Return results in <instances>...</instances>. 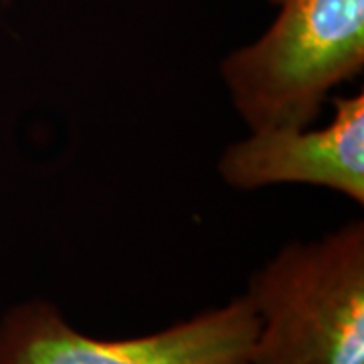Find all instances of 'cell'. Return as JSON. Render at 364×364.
<instances>
[{
    "mask_svg": "<svg viewBox=\"0 0 364 364\" xmlns=\"http://www.w3.org/2000/svg\"><path fill=\"white\" fill-rule=\"evenodd\" d=\"M251 364H364V223L294 241L251 275Z\"/></svg>",
    "mask_w": 364,
    "mask_h": 364,
    "instance_id": "6da1fadb",
    "label": "cell"
},
{
    "mask_svg": "<svg viewBox=\"0 0 364 364\" xmlns=\"http://www.w3.org/2000/svg\"><path fill=\"white\" fill-rule=\"evenodd\" d=\"M269 2L273 23L223 59V83L249 132L310 128L330 91L363 73L364 0Z\"/></svg>",
    "mask_w": 364,
    "mask_h": 364,
    "instance_id": "7a4b0ae2",
    "label": "cell"
},
{
    "mask_svg": "<svg viewBox=\"0 0 364 364\" xmlns=\"http://www.w3.org/2000/svg\"><path fill=\"white\" fill-rule=\"evenodd\" d=\"M334 116L314 130L251 132L225 148L219 174L237 191L312 184L364 205V91L334 97Z\"/></svg>",
    "mask_w": 364,
    "mask_h": 364,
    "instance_id": "277c9868",
    "label": "cell"
},
{
    "mask_svg": "<svg viewBox=\"0 0 364 364\" xmlns=\"http://www.w3.org/2000/svg\"><path fill=\"white\" fill-rule=\"evenodd\" d=\"M2 2H11V0H2Z\"/></svg>",
    "mask_w": 364,
    "mask_h": 364,
    "instance_id": "5b68a950",
    "label": "cell"
},
{
    "mask_svg": "<svg viewBox=\"0 0 364 364\" xmlns=\"http://www.w3.org/2000/svg\"><path fill=\"white\" fill-rule=\"evenodd\" d=\"M257 318L237 296L146 336L91 338L47 299L18 304L0 322V364H251Z\"/></svg>",
    "mask_w": 364,
    "mask_h": 364,
    "instance_id": "3957f363",
    "label": "cell"
}]
</instances>
